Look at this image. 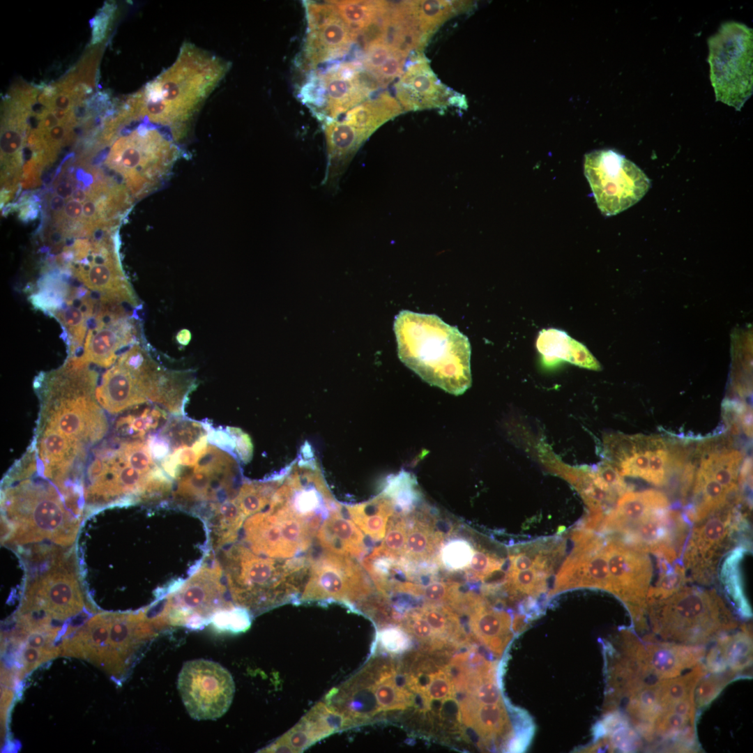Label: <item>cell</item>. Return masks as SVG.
<instances>
[{
    "label": "cell",
    "mask_w": 753,
    "mask_h": 753,
    "mask_svg": "<svg viewBox=\"0 0 753 753\" xmlns=\"http://www.w3.org/2000/svg\"><path fill=\"white\" fill-rule=\"evenodd\" d=\"M400 360L423 381L455 395L472 383L471 344L435 314L402 310L393 325Z\"/></svg>",
    "instance_id": "obj_1"
},
{
    "label": "cell",
    "mask_w": 753,
    "mask_h": 753,
    "mask_svg": "<svg viewBox=\"0 0 753 753\" xmlns=\"http://www.w3.org/2000/svg\"><path fill=\"white\" fill-rule=\"evenodd\" d=\"M221 59L193 46L183 47L175 63L130 100L133 116L166 127L187 121L227 71Z\"/></svg>",
    "instance_id": "obj_2"
},
{
    "label": "cell",
    "mask_w": 753,
    "mask_h": 753,
    "mask_svg": "<svg viewBox=\"0 0 753 753\" xmlns=\"http://www.w3.org/2000/svg\"><path fill=\"white\" fill-rule=\"evenodd\" d=\"M54 263L57 267L50 273L65 292L102 306L138 307L139 300L121 264L115 234L77 240Z\"/></svg>",
    "instance_id": "obj_3"
},
{
    "label": "cell",
    "mask_w": 753,
    "mask_h": 753,
    "mask_svg": "<svg viewBox=\"0 0 753 753\" xmlns=\"http://www.w3.org/2000/svg\"><path fill=\"white\" fill-rule=\"evenodd\" d=\"M162 127L144 120L114 137L105 156L104 169L133 199L157 188L176 159L178 147Z\"/></svg>",
    "instance_id": "obj_4"
},
{
    "label": "cell",
    "mask_w": 753,
    "mask_h": 753,
    "mask_svg": "<svg viewBox=\"0 0 753 753\" xmlns=\"http://www.w3.org/2000/svg\"><path fill=\"white\" fill-rule=\"evenodd\" d=\"M228 558L232 601L250 613H260L295 598L309 568L307 557L278 561L240 545L229 553Z\"/></svg>",
    "instance_id": "obj_5"
},
{
    "label": "cell",
    "mask_w": 753,
    "mask_h": 753,
    "mask_svg": "<svg viewBox=\"0 0 753 753\" xmlns=\"http://www.w3.org/2000/svg\"><path fill=\"white\" fill-rule=\"evenodd\" d=\"M648 607L654 631L674 641L705 643L736 625L715 590L683 586Z\"/></svg>",
    "instance_id": "obj_6"
},
{
    "label": "cell",
    "mask_w": 753,
    "mask_h": 753,
    "mask_svg": "<svg viewBox=\"0 0 753 753\" xmlns=\"http://www.w3.org/2000/svg\"><path fill=\"white\" fill-rule=\"evenodd\" d=\"M710 79L717 101L740 110L753 91V31L733 21L708 39Z\"/></svg>",
    "instance_id": "obj_7"
},
{
    "label": "cell",
    "mask_w": 753,
    "mask_h": 753,
    "mask_svg": "<svg viewBox=\"0 0 753 753\" xmlns=\"http://www.w3.org/2000/svg\"><path fill=\"white\" fill-rule=\"evenodd\" d=\"M8 517L13 521L16 538L24 542L50 539L69 542L76 531V521L54 489L22 482L6 494Z\"/></svg>",
    "instance_id": "obj_8"
},
{
    "label": "cell",
    "mask_w": 753,
    "mask_h": 753,
    "mask_svg": "<svg viewBox=\"0 0 753 753\" xmlns=\"http://www.w3.org/2000/svg\"><path fill=\"white\" fill-rule=\"evenodd\" d=\"M584 174L598 208L606 216L616 215L635 204L651 185L638 166L611 149L586 154Z\"/></svg>",
    "instance_id": "obj_9"
},
{
    "label": "cell",
    "mask_w": 753,
    "mask_h": 753,
    "mask_svg": "<svg viewBox=\"0 0 753 753\" xmlns=\"http://www.w3.org/2000/svg\"><path fill=\"white\" fill-rule=\"evenodd\" d=\"M162 368L139 342L122 352L96 388L97 401L109 412L153 401L160 387Z\"/></svg>",
    "instance_id": "obj_10"
},
{
    "label": "cell",
    "mask_w": 753,
    "mask_h": 753,
    "mask_svg": "<svg viewBox=\"0 0 753 753\" xmlns=\"http://www.w3.org/2000/svg\"><path fill=\"white\" fill-rule=\"evenodd\" d=\"M696 524L683 548L682 563L692 580L709 584L721 558L734 549L737 535L747 531L749 524L740 512L727 504Z\"/></svg>",
    "instance_id": "obj_11"
},
{
    "label": "cell",
    "mask_w": 753,
    "mask_h": 753,
    "mask_svg": "<svg viewBox=\"0 0 753 753\" xmlns=\"http://www.w3.org/2000/svg\"><path fill=\"white\" fill-rule=\"evenodd\" d=\"M155 602L159 622L192 630L211 623L218 612L235 605L228 600L221 582V570L202 568L174 592Z\"/></svg>",
    "instance_id": "obj_12"
},
{
    "label": "cell",
    "mask_w": 753,
    "mask_h": 753,
    "mask_svg": "<svg viewBox=\"0 0 753 753\" xmlns=\"http://www.w3.org/2000/svg\"><path fill=\"white\" fill-rule=\"evenodd\" d=\"M177 688L190 716L196 720H214L229 708L235 693L230 672L220 664L206 659L185 662L178 676Z\"/></svg>",
    "instance_id": "obj_13"
},
{
    "label": "cell",
    "mask_w": 753,
    "mask_h": 753,
    "mask_svg": "<svg viewBox=\"0 0 753 753\" xmlns=\"http://www.w3.org/2000/svg\"><path fill=\"white\" fill-rule=\"evenodd\" d=\"M372 592L366 575L351 556L325 551L310 558L301 600H333L351 606Z\"/></svg>",
    "instance_id": "obj_14"
},
{
    "label": "cell",
    "mask_w": 753,
    "mask_h": 753,
    "mask_svg": "<svg viewBox=\"0 0 753 753\" xmlns=\"http://www.w3.org/2000/svg\"><path fill=\"white\" fill-rule=\"evenodd\" d=\"M609 572V592L628 607L637 622L646 609V597L653 577V564L648 553L634 549L620 539H610L604 545Z\"/></svg>",
    "instance_id": "obj_15"
},
{
    "label": "cell",
    "mask_w": 753,
    "mask_h": 753,
    "mask_svg": "<svg viewBox=\"0 0 753 753\" xmlns=\"http://www.w3.org/2000/svg\"><path fill=\"white\" fill-rule=\"evenodd\" d=\"M132 309L124 305L103 307L86 335L79 357L89 363L107 367L113 365L122 352L139 342V323Z\"/></svg>",
    "instance_id": "obj_16"
},
{
    "label": "cell",
    "mask_w": 753,
    "mask_h": 753,
    "mask_svg": "<svg viewBox=\"0 0 753 753\" xmlns=\"http://www.w3.org/2000/svg\"><path fill=\"white\" fill-rule=\"evenodd\" d=\"M1 121V204L10 202L21 188L23 151L26 132V107L14 89L3 98Z\"/></svg>",
    "instance_id": "obj_17"
},
{
    "label": "cell",
    "mask_w": 753,
    "mask_h": 753,
    "mask_svg": "<svg viewBox=\"0 0 753 753\" xmlns=\"http://www.w3.org/2000/svg\"><path fill=\"white\" fill-rule=\"evenodd\" d=\"M347 728V722L340 713L325 702H319L262 752H301L318 740Z\"/></svg>",
    "instance_id": "obj_18"
},
{
    "label": "cell",
    "mask_w": 753,
    "mask_h": 753,
    "mask_svg": "<svg viewBox=\"0 0 753 753\" xmlns=\"http://www.w3.org/2000/svg\"><path fill=\"white\" fill-rule=\"evenodd\" d=\"M631 646L630 655L639 672L646 676L668 679L677 677L684 670L697 664L704 655V649L698 646L669 644L638 642Z\"/></svg>",
    "instance_id": "obj_19"
},
{
    "label": "cell",
    "mask_w": 753,
    "mask_h": 753,
    "mask_svg": "<svg viewBox=\"0 0 753 753\" xmlns=\"http://www.w3.org/2000/svg\"><path fill=\"white\" fill-rule=\"evenodd\" d=\"M82 604L74 577L53 570L31 586L23 608H40L50 617L63 619L79 611Z\"/></svg>",
    "instance_id": "obj_20"
},
{
    "label": "cell",
    "mask_w": 753,
    "mask_h": 753,
    "mask_svg": "<svg viewBox=\"0 0 753 753\" xmlns=\"http://www.w3.org/2000/svg\"><path fill=\"white\" fill-rule=\"evenodd\" d=\"M449 94L423 56L407 66L396 84V96L405 109L439 107Z\"/></svg>",
    "instance_id": "obj_21"
},
{
    "label": "cell",
    "mask_w": 753,
    "mask_h": 753,
    "mask_svg": "<svg viewBox=\"0 0 753 753\" xmlns=\"http://www.w3.org/2000/svg\"><path fill=\"white\" fill-rule=\"evenodd\" d=\"M667 496L657 490L628 491L605 515L600 528L621 535L651 515L669 508Z\"/></svg>",
    "instance_id": "obj_22"
},
{
    "label": "cell",
    "mask_w": 753,
    "mask_h": 753,
    "mask_svg": "<svg viewBox=\"0 0 753 753\" xmlns=\"http://www.w3.org/2000/svg\"><path fill=\"white\" fill-rule=\"evenodd\" d=\"M364 537L354 522L344 517L337 508L330 512L317 534L324 551L351 557H360L365 553Z\"/></svg>",
    "instance_id": "obj_23"
},
{
    "label": "cell",
    "mask_w": 753,
    "mask_h": 753,
    "mask_svg": "<svg viewBox=\"0 0 753 753\" xmlns=\"http://www.w3.org/2000/svg\"><path fill=\"white\" fill-rule=\"evenodd\" d=\"M309 30L307 49L310 59L314 63L345 52L356 37L340 17L336 8Z\"/></svg>",
    "instance_id": "obj_24"
},
{
    "label": "cell",
    "mask_w": 753,
    "mask_h": 753,
    "mask_svg": "<svg viewBox=\"0 0 753 753\" xmlns=\"http://www.w3.org/2000/svg\"><path fill=\"white\" fill-rule=\"evenodd\" d=\"M351 64L340 66L323 77L328 99V114L335 117L363 101L370 91L358 82V71Z\"/></svg>",
    "instance_id": "obj_25"
},
{
    "label": "cell",
    "mask_w": 753,
    "mask_h": 753,
    "mask_svg": "<svg viewBox=\"0 0 753 753\" xmlns=\"http://www.w3.org/2000/svg\"><path fill=\"white\" fill-rule=\"evenodd\" d=\"M416 508L407 514V538L403 558L411 563H424L429 561L441 547L444 536L436 528L427 510Z\"/></svg>",
    "instance_id": "obj_26"
},
{
    "label": "cell",
    "mask_w": 753,
    "mask_h": 753,
    "mask_svg": "<svg viewBox=\"0 0 753 753\" xmlns=\"http://www.w3.org/2000/svg\"><path fill=\"white\" fill-rule=\"evenodd\" d=\"M395 509L393 499L382 492L370 501L348 507L347 511L352 521L365 534L379 541L384 538L388 519Z\"/></svg>",
    "instance_id": "obj_27"
},
{
    "label": "cell",
    "mask_w": 753,
    "mask_h": 753,
    "mask_svg": "<svg viewBox=\"0 0 753 753\" xmlns=\"http://www.w3.org/2000/svg\"><path fill=\"white\" fill-rule=\"evenodd\" d=\"M402 109L398 102L386 92L349 109L344 121L366 133L400 114Z\"/></svg>",
    "instance_id": "obj_28"
},
{
    "label": "cell",
    "mask_w": 753,
    "mask_h": 753,
    "mask_svg": "<svg viewBox=\"0 0 753 753\" xmlns=\"http://www.w3.org/2000/svg\"><path fill=\"white\" fill-rule=\"evenodd\" d=\"M742 459L736 450L713 452L702 458L698 472L714 479L730 494L737 487Z\"/></svg>",
    "instance_id": "obj_29"
},
{
    "label": "cell",
    "mask_w": 753,
    "mask_h": 753,
    "mask_svg": "<svg viewBox=\"0 0 753 753\" xmlns=\"http://www.w3.org/2000/svg\"><path fill=\"white\" fill-rule=\"evenodd\" d=\"M747 548L750 547L740 545L730 551L722 562L720 576L726 593L744 617L751 616V609L744 593L740 570V563L745 554L748 552Z\"/></svg>",
    "instance_id": "obj_30"
},
{
    "label": "cell",
    "mask_w": 753,
    "mask_h": 753,
    "mask_svg": "<svg viewBox=\"0 0 753 753\" xmlns=\"http://www.w3.org/2000/svg\"><path fill=\"white\" fill-rule=\"evenodd\" d=\"M472 607L471 629L492 648H498L503 643L501 637L509 630L510 619L508 614L485 607L480 603V599Z\"/></svg>",
    "instance_id": "obj_31"
},
{
    "label": "cell",
    "mask_w": 753,
    "mask_h": 753,
    "mask_svg": "<svg viewBox=\"0 0 753 753\" xmlns=\"http://www.w3.org/2000/svg\"><path fill=\"white\" fill-rule=\"evenodd\" d=\"M330 2L335 6L342 20L356 36L368 26L381 20L387 6V1H383Z\"/></svg>",
    "instance_id": "obj_32"
},
{
    "label": "cell",
    "mask_w": 753,
    "mask_h": 753,
    "mask_svg": "<svg viewBox=\"0 0 753 753\" xmlns=\"http://www.w3.org/2000/svg\"><path fill=\"white\" fill-rule=\"evenodd\" d=\"M353 677L367 690L376 712L402 710L409 703V694L397 685L393 671L382 673L372 685L367 686L356 675Z\"/></svg>",
    "instance_id": "obj_33"
},
{
    "label": "cell",
    "mask_w": 753,
    "mask_h": 753,
    "mask_svg": "<svg viewBox=\"0 0 753 753\" xmlns=\"http://www.w3.org/2000/svg\"><path fill=\"white\" fill-rule=\"evenodd\" d=\"M724 663L736 672L750 665L752 643L750 633L743 630L732 635L723 636L715 646Z\"/></svg>",
    "instance_id": "obj_34"
},
{
    "label": "cell",
    "mask_w": 753,
    "mask_h": 753,
    "mask_svg": "<svg viewBox=\"0 0 753 753\" xmlns=\"http://www.w3.org/2000/svg\"><path fill=\"white\" fill-rule=\"evenodd\" d=\"M457 8L455 3L448 1H410L411 15L421 31L427 36L448 20Z\"/></svg>",
    "instance_id": "obj_35"
},
{
    "label": "cell",
    "mask_w": 753,
    "mask_h": 753,
    "mask_svg": "<svg viewBox=\"0 0 753 753\" xmlns=\"http://www.w3.org/2000/svg\"><path fill=\"white\" fill-rule=\"evenodd\" d=\"M365 134L347 123L331 121L326 127L328 153L331 159L341 160L354 150Z\"/></svg>",
    "instance_id": "obj_36"
},
{
    "label": "cell",
    "mask_w": 753,
    "mask_h": 753,
    "mask_svg": "<svg viewBox=\"0 0 753 753\" xmlns=\"http://www.w3.org/2000/svg\"><path fill=\"white\" fill-rule=\"evenodd\" d=\"M660 576L655 586L650 587L646 597V607L662 600L678 591L688 580L683 563L673 564L658 560Z\"/></svg>",
    "instance_id": "obj_37"
},
{
    "label": "cell",
    "mask_w": 753,
    "mask_h": 753,
    "mask_svg": "<svg viewBox=\"0 0 753 753\" xmlns=\"http://www.w3.org/2000/svg\"><path fill=\"white\" fill-rule=\"evenodd\" d=\"M604 543L586 552L579 587L597 588L609 591V572Z\"/></svg>",
    "instance_id": "obj_38"
},
{
    "label": "cell",
    "mask_w": 753,
    "mask_h": 753,
    "mask_svg": "<svg viewBox=\"0 0 753 753\" xmlns=\"http://www.w3.org/2000/svg\"><path fill=\"white\" fill-rule=\"evenodd\" d=\"M551 570L538 557L535 565L527 570L508 571L505 581L511 591L535 594L543 591Z\"/></svg>",
    "instance_id": "obj_39"
},
{
    "label": "cell",
    "mask_w": 753,
    "mask_h": 753,
    "mask_svg": "<svg viewBox=\"0 0 753 753\" xmlns=\"http://www.w3.org/2000/svg\"><path fill=\"white\" fill-rule=\"evenodd\" d=\"M407 514L395 509L388 519L383 541L374 549L397 559L403 558L407 538Z\"/></svg>",
    "instance_id": "obj_40"
},
{
    "label": "cell",
    "mask_w": 753,
    "mask_h": 753,
    "mask_svg": "<svg viewBox=\"0 0 753 753\" xmlns=\"http://www.w3.org/2000/svg\"><path fill=\"white\" fill-rule=\"evenodd\" d=\"M275 483H245L240 489L236 501L244 516L254 515L271 502Z\"/></svg>",
    "instance_id": "obj_41"
},
{
    "label": "cell",
    "mask_w": 753,
    "mask_h": 753,
    "mask_svg": "<svg viewBox=\"0 0 753 753\" xmlns=\"http://www.w3.org/2000/svg\"><path fill=\"white\" fill-rule=\"evenodd\" d=\"M671 457L660 439H654L649 452L648 468L645 480L656 486H663L669 477Z\"/></svg>",
    "instance_id": "obj_42"
},
{
    "label": "cell",
    "mask_w": 753,
    "mask_h": 753,
    "mask_svg": "<svg viewBox=\"0 0 753 753\" xmlns=\"http://www.w3.org/2000/svg\"><path fill=\"white\" fill-rule=\"evenodd\" d=\"M418 611L429 623L436 638L459 630L457 615L447 607L427 605Z\"/></svg>",
    "instance_id": "obj_43"
},
{
    "label": "cell",
    "mask_w": 753,
    "mask_h": 753,
    "mask_svg": "<svg viewBox=\"0 0 753 753\" xmlns=\"http://www.w3.org/2000/svg\"><path fill=\"white\" fill-rule=\"evenodd\" d=\"M474 549L463 539H453L441 549V562L448 570L466 569L473 556Z\"/></svg>",
    "instance_id": "obj_44"
},
{
    "label": "cell",
    "mask_w": 753,
    "mask_h": 753,
    "mask_svg": "<svg viewBox=\"0 0 753 753\" xmlns=\"http://www.w3.org/2000/svg\"><path fill=\"white\" fill-rule=\"evenodd\" d=\"M211 623L219 631L243 632L251 625V615L246 609L234 606L218 612L212 618Z\"/></svg>",
    "instance_id": "obj_45"
},
{
    "label": "cell",
    "mask_w": 753,
    "mask_h": 753,
    "mask_svg": "<svg viewBox=\"0 0 753 753\" xmlns=\"http://www.w3.org/2000/svg\"><path fill=\"white\" fill-rule=\"evenodd\" d=\"M503 560L482 551H474L466 570L469 579L484 580L494 572L501 570Z\"/></svg>",
    "instance_id": "obj_46"
},
{
    "label": "cell",
    "mask_w": 753,
    "mask_h": 753,
    "mask_svg": "<svg viewBox=\"0 0 753 753\" xmlns=\"http://www.w3.org/2000/svg\"><path fill=\"white\" fill-rule=\"evenodd\" d=\"M504 712L497 705H481L474 711L476 727L486 733L499 731L504 722Z\"/></svg>",
    "instance_id": "obj_47"
},
{
    "label": "cell",
    "mask_w": 753,
    "mask_h": 753,
    "mask_svg": "<svg viewBox=\"0 0 753 753\" xmlns=\"http://www.w3.org/2000/svg\"><path fill=\"white\" fill-rule=\"evenodd\" d=\"M736 671L724 674H715L705 678L699 685L697 692L698 706H704L709 703L720 692L722 688L733 678Z\"/></svg>",
    "instance_id": "obj_48"
},
{
    "label": "cell",
    "mask_w": 753,
    "mask_h": 753,
    "mask_svg": "<svg viewBox=\"0 0 753 753\" xmlns=\"http://www.w3.org/2000/svg\"><path fill=\"white\" fill-rule=\"evenodd\" d=\"M418 594L423 595L432 604L445 601L453 602L459 594V585L435 581L424 586L418 585Z\"/></svg>",
    "instance_id": "obj_49"
},
{
    "label": "cell",
    "mask_w": 753,
    "mask_h": 753,
    "mask_svg": "<svg viewBox=\"0 0 753 753\" xmlns=\"http://www.w3.org/2000/svg\"><path fill=\"white\" fill-rule=\"evenodd\" d=\"M377 639L381 647L390 653H401L408 649L411 644L406 633L395 626L381 629Z\"/></svg>",
    "instance_id": "obj_50"
},
{
    "label": "cell",
    "mask_w": 753,
    "mask_h": 753,
    "mask_svg": "<svg viewBox=\"0 0 753 753\" xmlns=\"http://www.w3.org/2000/svg\"><path fill=\"white\" fill-rule=\"evenodd\" d=\"M453 687L452 681L443 672L436 673L429 676L426 685L425 694L430 700H446L452 697Z\"/></svg>",
    "instance_id": "obj_51"
},
{
    "label": "cell",
    "mask_w": 753,
    "mask_h": 753,
    "mask_svg": "<svg viewBox=\"0 0 753 753\" xmlns=\"http://www.w3.org/2000/svg\"><path fill=\"white\" fill-rule=\"evenodd\" d=\"M393 53L391 48L382 41L374 42L366 47L365 65L374 74Z\"/></svg>",
    "instance_id": "obj_52"
},
{
    "label": "cell",
    "mask_w": 753,
    "mask_h": 753,
    "mask_svg": "<svg viewBox=\"0 0 753 753\" xmlns=\"http://www.w3.org/2000/svg\"><path fill=\"white\" fill-rule=\"evenodd\" d=\"M404 60L400 55L393 53L374 75L381 84L389 82L402 73Z\"/></svg>",
    "instance_id": "obj_53"
},
{
    "label": "cell",
    "mask_w": 753,
    "mask_h": 753,
    "mask_svg": "<svg viewBox=\"0 0 753 753\" xmlns=\"http://www.w3.org/2000/svg\"><path fill=\"white\" fill-rule=\"evenodd\" d=\"M406 625L418 639L429 640L436 638L430 625L419 611H413L408 615Z\"/></svg>",
    "instance_id": "obj_54"
},
{
    "label": "cell",
    "mask_w": 753,
    "mask_h": 753,
    "mask_svg": "<svg viewBox=\"0 0 753 753\" xmlns=\"http://www.w3.org/2000/svg\"><path fill=\"white\" fill-rule=\"evenodd\" d=\"M114 12V8L112 5L105 6L104 8L93 20L91 42L93 44L100 42L105 37L109 20Z\"/></svg>",
    "instance_id": "obj_55"
},
{
    "label": "cell",
    "mask_w": 753,
    "mask_h": 753,
    "mask_svg": "<svg viewBox=\"0 0 753 753\" xmlns=\"http://www.w3.org/2000/svg\"><path fill=\"white\" fill-rule=\"evenodd\" d=\"M54 655L46 653L39 649L28 646L24 649L21 655V660L24 664L23 674L31 671L40 664L43 661L53 657Z\"/></svg>",
    "instance_id": "obj_56"
},
{
    "label": "cell",
    "mask_w": 753,
    "mask_h": 753,
    "mask_svg": "<svg viewBox=\"0 0 753 753\" xmlns=\"http://www.w3.org/2000/svg\"><path fill=\"white\" fill-rule=\"evenodd\" d=\"M228 432L235 441V450L239 458L244 462H248L252 452V444L249 437L240 429L231 427H228Z\"/></svg>",
    "instance_id": "obj_57"
},
{
    "label": "cell",
    "mask_w": 753,
    "mask_h": 753,
    "mask_svg": "<svg viewBox=\"0 0 753 753\" xmlns=\"http://www.w3.org/2000/svg\"><path fill=\"white\" fill-rule=\"evenodd\" d=\"M476 700L484 704H495L500 701V696L496 685L491 681L486 682L475 691Z\"/></svg>",
    "instance_id": "obj_58"
},
{
    "label": "cell",
    "mask_w": 753,
    "mask_h": 753,
    "mask_svg": "<svg viewBox=\"0 0 753 753\" xmlns=\"http://www.w3.org/2000/svg\"><path fill=\"white\" fill-rule=\"evenodd\" d=\"M535 556L531 554L522 552L510 556L508 571H520L532 568L535 563Z\"/></svg>",
    "instance_id": "obj_59"
}]
</instances>
